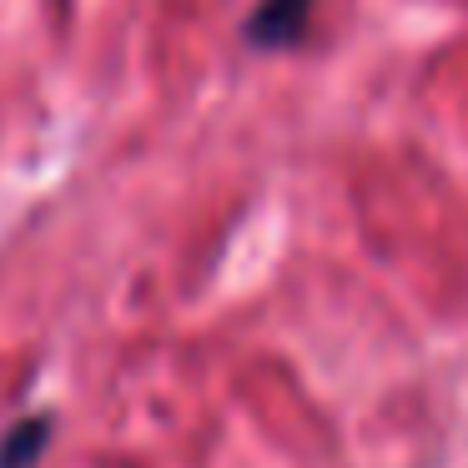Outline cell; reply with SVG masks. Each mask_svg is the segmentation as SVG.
<instances>
[{
    "label": "cell",
    "instance_id": "6da1fadb",
    "mask_svg": "<svg viewBox=\"0 0 468 468\" xmlns=\"http://www.w3.org/2000/svg\"><path fill=\"white\" fill-rule=\"evenodd\" d=\"M307 16H313V0H257L247 26H242V36L257 51H282V46L303 41Z\"/></svg>",
    "mask_w": 468,
    "mask_h": 468
},
{
    "label": "cell",
    "instance_id": "7a4b0ae2",
    "mask_svg": "<svg viewBox=\"0 0 468 468\" xmlns=\"http://www.w3.org/2000/svg\"><path fill=\"white\" fill-rule=\"evenodd\" d=\"M56 438V413H21L0 433V468H41L46 448Z\"/></svg>",
    "mask_w": 468,
    "mask_h": 468
}]
</instances>
